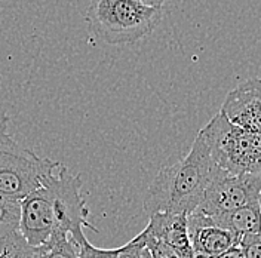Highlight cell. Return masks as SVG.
Here are the masks:
<instances>
[{
  "instance_id": "6da1fadb",
  "label": "cell",
  "mask_w": 261,
  "mask_h": 258,
  "mask_svg": "<svg viewBox=\"0 0 261 258\" xmlns=\"http://www.w3.org/2000/svg\"><path fill=\"white\" fill-rule=\"evenodd\" d=\"M215 168L208 145L197 134L189 154L174 165L163 166L153 179L147 190L144 211L148 215L192 214L203 202Z\"/></svg>"
},
{
  "instance_id": "7a4b0ae2",
  "label": "cell",
  "mask_w": 261,
  "mask_h": 258,
  "mask_svg": "<svg viewBox=\"0 0 261 258\" xmlns=\"http://www.w3.org/2000/svg\"><path fill=\"white\" fill-rule=\"evenodd\" d=\"M162 9L134 0H91L86 11L89 30L109 45L134 43L153 32L162 21Z\"/></svg>"
},
{
  "instance_id": "3957f363",
  "label": "cell",
  "mask_w": 261,
  "mask_h": 258,
  "mask_svg": "<svg viewBox=\"0 0 261 258\" xmlns=\"http://www.w3.org/2000/svg\"><path fill=\"white\" fill-rule=\"evenodd\" d=\"M199 134L221 169L230 174H261V132L234 126L218 112Z\"/></svg>"
},
{
  "instance_id": "277c9868",
  "label": "cell",
  "mask_w": 261,
  "mask_h": 258,
  "mask_svg": "<svg viewBox=\"0 0 261 258\" xmlns=\"http://www.w3.org/2000/svg\"><path fill=\"white\" fill-rule=\"evenodd\" d=\"M61 165L21 147L8 134V128L0 132V196L3 199L22 200L42 189L45 179Z\"/></svg>"
},
{
  "instance_id": "5b68a950",
  "label": "cell",
  "mask_w": 261,
  "mask_h": 258,
  "mask_svg": "<svg viewBox=\"0 0 261 258\" xmlns=\"http://www.w3.org/2000/svg\"><path fill=\"white\" fill-rule=\"evenodd\" d=\"M43 186L49 190L54 212V231L67 235L74 245L86 239L83 228L98 231L88 221L89 210L82 194L83 178L81 174H71L64 165L58 168V174H50ZM52 231V233H54Z\"/></svg>"
},
{
  "instance_id": "8992f818",
  "label": "cell",
  "mask_w": 261,
  "mask_h": 258,
  "mask_svg": "<svg viewBox=\"0 0 261 258\" xmlns=\"http://www.w3.org/2000/svg\"><path fill=\"white\" fill-rule=\"evenodd\" d=\"M260 193L261 174H230L217 166L203 202L196 211L212 217L255 202Z\"/></svg>"
},
{
  "instance_id": "52a82bcc",
  "label": "cell",
  "mask_w": 261,
  "mask_h": 258,
  "mask_svg": "<svg viewBox=\"0 0 261 258\" xmlns=\"http://www.w3.org/2000/svg\"><path fill=\"white\" fill-rule=\"evenodd\" d=\"M19 233L33 248H39L54 231V212L49 190L43 186L19 200Z\"/></svg>"
},
{
  "instance_id": "ba28073f",
  "label": "cell",
  "mask_w": 261,
  "mask_h": 258,
  "mask_svg": "<svg viewBox=\"0 0 261 258\" xmlns=\"http://www.w3.org/2000/svg\"><path fill=\"white\" fill-rule=\"evenodd\" d=\"M220 112L234 126L261 132V79H248L231 89Z\"/></svg>"
},
{
  "instance_id": "9c48e42d",
  "label": "cell",
  "mask_w": 261,
  "mask_h": 258,
  "mask_svg": "<svg viewBox=\"0 0 261 258\" xmlns=\"http://www.w3.org/2000/svg\"><path fill=\"white\" fill-rule=\"evenodd\" d=\"M187 228L192 249L211 257L226 252L230 248L239 245L241 241L238 235L217 227L208 215L199 211H193L187 215Z\"/></svg>"
},
{
  "instance_id": "30bf717a",
  "label": "cell",
  "mask_w": 261,
  "mask_h": 258,
  "mask_svg": "<svg viewBox=\"0 0 261 258\" xmlns=\"http://www.w3.org/2000/svg\"><path fill=\"white\" fill-rule=\"evenodd\" d=\"M148 217L150 220L144 230L150 236L181 251H192L186 214L156 212Z\"/></svg>"
},
{
  "instance_id": "8fae6325",
  "label": "cell",
  "mask_w": 261,
  "mask_h": 258,
  "mask_svg": "<svg viewBox=\"0 0 261 258\" xmlns=\"http://www.w3.org/2000/svg\"><path fill=\"white\" fill-rule=\"evenodd\" d=\"M210 218L217 227L228 230L239 238L261 233V211L258 200L246 203L236 210L212 215Z\"/></svg>"
},
{
  "instance_id": "7c38bea8",
  "label": "cell",
  "mask_w": 261,
  "mask_h": 258,
  "mask_svg": "<svg viewBox=\"0 0 261 258\" xmlns=\"http://www.w3.org/2000/svg\"><path fill=\"white\" fill-rule=\"evenodd\" d=\"M33 258H79V252L67 235L54 231L46 242L36 248Z\"/></svg>"
},
{
  "instance_id": "4fadbf2b",
  "label": "cell",
  "mask_w": 261,
  "mask_h": 258,
  "mask_svg": "<svg viewBox=\"0 0 261 258\" xmlns=\"http://www.w3.org/2000/svg\"><path fill=\"white\" fill-rule=\"evenodd\" d=\"M21 207L19 200L2 199L0 200V239L19 231Z\"/></svg>"
},
{
  "instance_id": "5bb4252c",
  "label": "cell",
  "mask_w": 261,
  "mask_h": 258,
  "mask_svg": "<svg viewBox=\"0 0 261 258\" xmlns=\"http://www.w3.org/2000/svg\"><path fill=\"white\" fill-rule=\"evenodd\" d=\"M36 248L30 246L19 231L0 239V258H33Z\"/></svg>"
},
{
  "instance_id": "9a60e30c",
  "label": "cell",
  "mask_w": 261,
  "mask_h": 258,
  "mask_svg": "<svg viewBox=\"0 0 261 258\" xmlns=\"http://www.w3.org/2000/svg\"><path fill=\"white\" fill-rule=\"evenodd\" d=\"M143 235H144V241H146V249L153 258H192L193 249L181 251L178 248H174L168 243L150 236L146 230H143Z\"/></svg>"
},
{
  "instance_id": "2e32d148",
  "label": "cell",
  "mask_w": 261,
  "mask_h": 258,
  "mask_svg": "<svg viewBox=\"0 0 261 258\" xmlns=\"http://www.w3.org/2000/svg\"><path fill=\"white\" fill-rule=\"evenodd\" d=\"M77 252H79V258H117V254L120 251L119 248H113V249H102V248H97L88 239H83L82 242L76 245Z\"/></svg>"
},
{
  "instance_id": "e0dca14e",
  "label": "cell",
  "mask_w": 261,
  "mask_h": 258,
  "mask_svg": "<svg viewBox=\"0 0 261 258\" xmlns=\"http://www.w3.org/2000/svg\"><path fill=\"white\" fill-rule=\"evenodd\" d=\"M146 248V241L143 231L135 236L130 242L120 246V251L117 254V258H141V254Z\"/></svg>"
},
{
  "instance_id": "ac0fdd59",
  "label": "cell",
  "mask_w": 261,
  "mask_h": 258,
  "mask_svg": "<svg viewBox=\"0 0 261 258\" xmlns=\"http://www.w3.org/2000/svg\"><path fill=\"white\" fill-rule=\"evenodd\" d=\"M239 246L244 252V258H261V233L242 236Z\"/></svg>"
},
{
  "instance_id": "d6986e66",
  "label": "cell",
  "mask_w": 261,
  "mask_h": 258,
  "mask_svg": "<svg viewBox=\"0 0 261 258\" xmlns=\"http://www.w3.org/2000/svg\"><path fill=\"white\" fill-rule=\"evenodd\" d=\"M214 258H244V252H242L241 246L236 245V246L227 249L226 252H223V254H220V255H217V257Z\"/></svg>"
},
{
  "instance_id": "ffe728a7",
  "label": "cell",
  "mask_w": 261,
  "mask_h": 258,
  "mask_svg": "<svg viewBox=\"0 0 261 258\" xmlns=\"http://www.w3.org/2000/svg\"><path fill=\"white\" fill-rule=\"evenodd\" d=\"M134 2L147 8H153V9H162L163 3H165V0H134Z\"/></svg>"
},
{
  "instance_id": "44dd1931",
  "label": "cell",
  "mask_w": 261,
  "mask_h": 258,
  "mask_svg": "<svg viewBox=\"0 0 261 258\" xmlns=\"http://www.w3.org/2000/svg\"><path fill=\"white\" fill-rule=\"evenodd\" d=\"M192 258H214V257L208 255V254H202V252H196V251H193V254H192Z\"/></svg>"
},
{
  "instance_id": "7402d4cb",
  "label": "cell",
  "mask_w": 261,
  "mask_h": 258,
  "mask_svg": "<svg viewBox=\"0 0 261 258\" xmlns=\"http://www.w3.org/2000/svg\"><path fill=\"white\" fill-rule=\"evenodd\" d=\"M141 258H153V257L150 255V252H148L146 248H144V251H143V254H141Z\"/></svg>"
},
{
  "instance_id": "603a6c76",
  "label": "cell",
  "mask_w": 261,
  "mask_h": 258,
  "mask_svg": "<svg viewBox=\"0 0 261 258\" xmlns=\"http://www.w3.org/2000/svg\"><path fill=\"white\" fill-rule=\"evenodd\" d=\"M258 205H260V211H261V193L260 196H258Z\"/></svg>"
},
{
  "instance_id": "cb8c5ba5",
  "label": "cell",
  "mask_w": 261,
  "mask_h": 258,
  "mask_svg": "<svg viewBox=\"0 0 261 258\" xmlns=\"http://www.w3.org/2000/svg\"><path fill=\"white\" fill-rule=\"evenodd\" d=\"M2 199H3V197H2V196H0V200H2Z\"/></svg>"
}]
</instances>
